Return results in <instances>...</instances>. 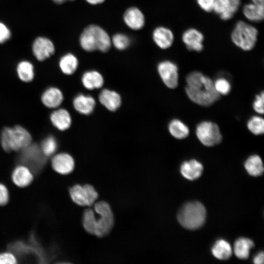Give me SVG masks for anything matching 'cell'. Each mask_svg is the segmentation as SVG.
I'll return each instance as SVG.
<instances>
[{
    "label": "cell",
    "instance_id": "obj_1",
    "mask_svg": "<svg viewBox=\"0 0 264 264\" xmlns=\"http://www.w3.org/2000/svg\"><path fill=\"white\" fill-rule=\"evenodd\" d=\"M82 224L89 234L98 237L107 236L114 224V217L108 203L105 201L95 202L93 209H86L83 215Z\"/></svg>",
    "mask_w": 264,
    "mask_h": 264
},
{
    "label": "cell",
    "instance_id": "obj_2",
    "mask_svg": "<svg viewBox=\"0 0 264 264\" xmlns=\"http://www.w3.org/2000/svg\"><path fill=\"white\" fill-rule=\"evenodd\" d=\"M186 81V93L194 103L208 107L220 99V95L216 91L214 82L201 72L195 71L190 73Z\"/></svg>",
    "mask_w": 264,
    "mask_h": 264
},
{
    "label": "cell",
    "instance_id": "obj_3",
    "mask_svg": "<svg viewBox=\"0 0 264 264\" xmlns=\"http://www.w3.org/2000/svg\"><path fill=\"white\" fill-rule=\"evenodd\" d=\"M81 48L87 52H106L111 46V38L103 28L96 24L86 26L79 37Z\"/></svg>",
    "mask_w": 264,
    "mask_h": 264
},
{
    "label": "cell",
    "instance_id": "obj_4",
    "mask_svg": "<svg viewBox=\"0 0 264 264\" xmlns=\"http://www.w3.org/2000/svg\"><path fill=\"white\" fill-rule=\"evenodd\" d=\"M2 148L7 153L21 151L32 143L31 134L23 127L16 125L2 129L0 136Z\"/></svg>",
    "mask_w": 264,
    "mask_h": 264
},
{
    "label": "cell",
    "instance_id": "obj_5",
    "mask_svg": "<svg viewBox=\"0 0 264 264\" xmlns=\"http://www.w3.org/2000/svg\"><path fill=\"white\" fill-rule=\"evenodd\" d=\"M206 211L204 205L198 201L185 203L179 210L177 220L185 228L189 230L198 229L204 223Z\"/></svg>",
    "mask_w": 264,
    "mask_h": 264
},
{
    "label": "cell",
    "instance_id": "obj_6",
    "mask_svg": "<svg viewBox=\"0 0 264 264\" xmlns=\"http://www.w3.org/2000/svg\"><path fill=\"white\" fill-rule=\"evenodd\" d=\"M258 35V31L255 27L241 20L235 24L231 33V39L239 48L248 51L255 47Z\"/></svg>",
    "mask_w": 264,
    "mask_h": 264
},
{
    "label": "cell",
    "instance_id": "obj_7",
    "mask_svg": "<svg viewBox=\"0 0 264 264\" xmlns=\"http://www.w3.org/2000/svg\"><path fill=\"white\" fill-rule=\"evenodd\" d=\"M196 134L200 143L207 147L217 145L222 139L219 127L211 121H204L199 123L196 127Z\"/></svg>",
    "mask_w": 264,
    "mask_h": 264
},
{
    "label": "cell",
    "instance_id": "obj_8",
    "mask_svg": "<svg viewBox=\"0 0 264 264\" xmlns=\"http://www.w3.org/2000/svg\"><path fill=\"white\" fill-rule=\"evenodd\" d=\"M69 193L72 201L81 206H92L98 197L95 188L88 184H75L70 188Z\"/></svg>",
    "mask_w": 264,
    "mask_h": 264
},
{
    "label": "cell",
    "instance_id": "obj_9",
    "mask_svg": "<svg viewBox=\"0 0 264 264\" xmlns=\"http://www.w3.org/2000/svg\"><path fill=\"white\" fill-rule=\"evenodd\" d=\"M158 74L164 84L170 88H175L178 84V68L169 60L160 62L157 65Z\"/></svg>",
    "mask_w": 264,
    "mask_h": 264
},
{
    "label": "cell",
    "instance_id": "obj_10",
    "mask_svg": "<svg viewBox=\"0 0 264 264\" xmlns=\"http://www.w3.org/2000/svg\"><path fill=\"white\" fill-rule=\"evenodd\" d=\"M241 0H215L213 11L223 21L231 19L238 11Z\"/></svg>",
    "mask_w": 264,
    "mask_h": 264
},
{
    "label": "cell",
    "instance_id": "obj_11",
    "mask_svg": "<svg viewBox=\"0 0 264 264\" xmlns=\"http://www.w3.org/2000/svg\"><path fill=\"white\" fill-rule=\"evenodd\" d=\"M182 41L190 51L200 52L203 49L204 36L198 29L189 28L182 34Z\"/></svg>",
    "mask_w": 264,
    "mask_h": 264
},
{
    "label": "cell",
    "instance_id": "obj_12",
    "mask_svg": "<svg viewBox=\"0 0 264 264\" xmlns=\"http://www.w3.org/2000/svg\"><path fill=\"white\" fill-rule=\"evenodd\" d=\"M51 165L56 172L65 175L69 174L73 171L75 162L74 159L69 154L61 153L52 157Z\"/></svg>",
    "mask_w": 264,
    "mask_h": 264
},
{
    "label": "cell",
    "instance_id": "obj_13",
    "mask_svg": "<svg viewBox=\"0 0 264 264\" xmlns=\"http://www.w3.org/2000/svg\"><path fill=\"white\" fill-rule=\"evenodd\" d=\"M32 50L36 58L39 61H43L54 54L55 47L49 39L40 37L34 41Z\"/></svg>",
    "mask_w": 264,
    "mask_h": 264
},
{
    "label": "cell",
    "instance_id": "obj_14",
    "mask_svg": "<svg viewBox=\"0 0 264 264\" xmlns=\"http://www.w3.org/2000/svg\"><path fill=\"white\" fill-rule=\"evenodd\" d=\"M123 20L128 27L134 30L141 29L145 23L144 14L140 9L135 6L130 7L125 10Z\"/></svg>",
    "mask_w": 264,
    "mask_h": 264
},
{
    "label": "cell",
    "instance_id": "obj_15",
    "mask_svg": "<svg viewBox=\"0 0 264 264\" xmlns=\"http://www.w3.org/2000/svg\"><path fill=\"white\" fill-rule=\"evenodd\" d=\"M152 38L154 44L160 49L169 48L174 42V35L169 28L159 26L155 28L152 33Z\"/></svg>",
    "mask_w": 264,
    "mask_h": 264
},
{
    "label": "cell",
    "instance_id": "obj_16",
    "mask_svg": "<svg viewBox=\"0 0 264 264\" xmlns=\"http://www.w3.org/2000/svg\"><path fill=\"white\" fill-rule=\"evenodd\" d=\"M41 100L45 107L49 109H56L62 104L64 96L59 88L51 87L47 88L43 92Z\"/></svg>",
    "mask_w": 264,
    "mask_h": 264
},
{
    "label": "cell",
    "instance_id": "obj_17",
    "mask_svg": "<svg viewBox=\"0 0 264 264\" xmlns=\"http://www.w3.org/2000/svg\"><path fill=\"white\" fill-rule=\"evenodd\" d=\"M11 178L18 187L24 188L29 186L33 180L31 170L24 165L17 166L12 172Z\"/></svg>",
    "mask_w": 264,
    "mask_h": 264
},
{
    "label": "cell",
    "instance_id": "obj_18",
    "mask_svg": "<svg viewBox=\"0 0 264 264\" xmlns=\"http://www.w3.org/2000/svg\"><path fill=\"white\" fill-rule=\"evenodd\" d=\"M203 170L202 164L196 159H191L182 163L180 173L186 179L194 180L199 178Z\"/></svg>",
    "mask_w": 264,
    "mask_h": 264
},
{
    "label": "cell",
    "instance_id": "obj_19",
    "mask_svg": "<svg viewBox=\"0 0 264 264\" xmlns=\"http://www.w3.org/2000/svg\"><path fill=\"white\" fill-rule=\"evenodd\" d=\"M50 120L54 127L62 131L68 129L72 122L69 112L64 109L53 111L50 115Z\"/></svg>",
    "mask_w": 264,
    "mask_h": 264
},
{
    "label": "cell",
    "instance_id": "obj_20",
    "mask_svg": "<svg viewBox=\"0 0 264 264\" xmlns=\"http://www.w3.org/2000/svg\"><path fill=\"white\" fill-rule=\"evenodd\" d=\"M99 100L100 103L110 111H115L121 105V99L120 95L116 92L104 89L99 94Z\"/></svg>",
    "mask_w": 264,
    "mask_h": 264
},
{
    "label": "cell",
    "instance_id": "obj_21",
    "mask_svg": "<svg viewBox=\"0 0 264 264\" xmlns=\"http://www.w3.org/2000/svg\"><path fill=\"white\" fill-rule=\"evenodd\" d=\"M74 109L82 114L88 115L91 113L95 106L94 99L88 95L79 94L73 101Z\"/></svg>",
    "mask_w": 264,
    "mask_h": 264
},
{
    "label": "cell",
    "instance_id": "obj_22",
    "mask_svg": "<svg viewBox=\"0 0 264 264\" xmlns=\"http://www.w3.org/2000/svg\"><path fill=\"white\" fill-rule=\"evenodd\" d=\"M83 86L89 90L99 88L104 84L102 75L98 71L90 70L84 73L82 77Z\"/></svg>",
    "mask_w": 264,
    "mask_h": 264
},
{
    "label": "cell",
    "instance_id": "obj_23",
    "mask_svg": "<svg viewBox=\"0 0 264 264\" xmlns=\"http://www.w3.org/2000/svg\"><path fill=\"white\" fill-rule=\"evenodd\" d=\"M254 246L253 242L246 238H240L235 242L234 252L235 255L240 259L248 258L251 249Z\"/></svg>",
    "mask_w": 264,
    "mask_h": 264
},
{
    "label": "cell",
    "instance_id": "obj_24",
    "mask_svg": "<svg viewBox=\"0 0 264 264\" xmlns=\"http://www.w3.org/2000/svg\"><path fill=\"white\" fill-rule=\"evenodd\" d=\"M245 18L252 22H260L264 17V7L260 6L252 2L245 4L242 8Z\"/></svg>",
    "mask_w": 264,
    "mask_h": 264
},
{
    "label": "cell",
    "instance_id": "obj_25",
    "mask_svg": "<svg viewBox=\"0 0 264 264\" xmlns=\"http://www.w3.org/2000/svg\"><path fill=\"white\" fill-rule=\"evenodd\" d=\"M212 253L217 259L226 260L230 258L232 250L230 244L224 240L216 242L212 248Z\"/></svg>",
    "mask_w": 264,
    "mask_h": 264
},
{
    "label": "cell",
    "instance_id": "obj_26",
    "mask_svg": "<svg viewBox=\"0 0 264 264\" xmlns=\"http://www.w3.org/2000/svg\"><path fill=\"white\" fill-rule=\"evenodd\" d=\"M244 167L247 173L253 176L262 175L264 170L262 160L257 154L252 155L246 160Z\"/></svg>",
    "mask_w": 264,
    "mask_h": 264
},
{
    "label": "cell",
    "instance_id": "obj_27",
    "mask_svg": "<svg viewBox=\"0 0 264 264\" xmlns=\"http://www.w3.org/2000/svg\"><path fill=\"white\" fill-rule=\"evenodd\" d=\"M59 65L63 73L66 75H71L77 68L78 60L73 54L67 53L61 58Z\"/></svg>",
    "mask_w": 264,
    "mask_h": 264
},
{
    "label": "cell",
    "instance_id": "obj_28",
    "mask_svg": "<svg viewBox=\"0 0 264 264\" xmlns=\"http://www.w3.org/2000/svg\"><path fill=\"white\" fill-rule=\"evenodd\" d=\"M168 130L170 134L178 139H184L189 134V129L187 126L177 119L171 121L168 125Z\"/></svg>",
    "mask_w": 264,
    "mask_h": 264
},
{
    "label": "cell",
    "instance_id": "obj_29",
    "mask_svg": "<svg viewBox=\"0 0 264 264\" xmlns=\"http://www.w3.org/2000/svg\"><path fill=\"white\" fill-rule=\"evenodd\" d=\"M17 73L20 80L24 83H29L34 78V66L27 61H21L18 64Z\"/></svg>",
    "mask_w": 264,
    "mask_h": 264
},
{
    "label": "cell",
    "instance_id": "obj_30",
    "mask_svg": "<svg viewBox=\"0 0 264 264\" xmlns=\"http://www.w3.org/2000/svg\"><path fill=\"white\" fill-rule=\"evenodd\" d=\"M40 148L44 155L46 157L50 156L57 151L58 148L57 140L54 136H48L42 141Z\"/></svg>",
    "mask_w": 264,
    "mask_h": 264
},
{
    "label": "cell",
    "instance_id": "obj_31",
    "mask_svg": "<svg viewBox=\"0 0 264 264\" xmlns=\"http://www.w3.org/2000/svg\"><path fill=\"white\" fill-rule=\"evenodd\" d=\"M247 127L255 135L263 134L264 132V120L260 116H252L248 121Z\"/></svg>",
    "mask_w": 264,
    "mask_h": 264
},
{
    "label": "cell",
    "instance_id": "obj_32",
    "mask_svg": "<svg viewBox=\"0 0 264 264\" xmlns=\"http://www.w3.org/2000/svg\"><path fill=\"white\" fill-rule=\"evenodd\" d=\"M111 45L119 50L127 49L131 44L130 37L126 34L122 33L115 34L111 38Z\"/></svg>",
    "mask_w": 264,
    "mask_h": 264
},
{
    "label": "cell",
    "instance_id": "obj_33",
    "mask_svg": "<svg viewBox=\"0 0 264 264\" xmlns=\"http://www.w3.org/2000/svg\"><path fill=\"white\" fill-rule=\"evenodd\" d=\"M214 86L216 91L220 95L228 94L231 87L229 82L225 78L220 77L214 82Z\"/></svg>",
    "mask_w": 264,
    "mask_h": 264
},
{
    "label": "cell",
    "instance_id": "obj_34",
    "mask_svg": "<svg viewBox=\"0 0 264 264\" xmlns=\"http://www.w3.org/2000/svg\"><path fill=\"white\" fill-rule=\"evenodd\" d=\"M264 91H262L261 93L256 95L255 100L252 105L253 110L255 111L260 114L264 113Z\"/></svg>",
    "mask_w": 264,
    "mask_h": 264
},
{
    "label": "cell",
    "instance_id": "obj_35",
    "mask_svg": "<svg viewBox=\"0 0 264 264\" xmlns=\"http://www.w3.org/2000/svg\"><path fill=\"white\" fill-rule=\"evenodd\" d=\"M17 259L13 254L5 252L0 253V264H15Z\"/></svg>",
    "mask_w": 264,
    "mask_h": 264
},
{
    "label": "cell",
    "instance_id": "obj_36",
    "mask_svg": "<svg viewBox=\"0 0 264 264\" xmlns=\"http://www.w3.org/2000/svg\"><path fill=\"white\" fill-rule=\"evenodd\" d=\"M215 0H196L198 6L200 9L206 12L213 11Z\"/></svg>",
    "mask_w": 264,
    "mask_h": 264
},
{
    "label": "cell",
    "instance_id": "obj_37",
    "mask_svg": "<svg viewBox=\"0 0 264 264\" xmlns=\"http://www.w3.org/2000/svg\"><path fill=\"white\" fill-rule=\"evenodd\" d=\"M9 192L3 184L0 183V206L6 204L9 201Z\"/></svg>",
    "mask_w": 264,
    "mask_h": 264
},
{
    "label": "cell",
    "instance_id": "obj_38",
    "mask_svg": "<svg viewBox=\"0 0 264 264\" xmlns=\"http://www.w3.org/2000/svg\"><path fill=\"white\" fill-rule=\"evenodd\" d=\"M11 33L9 29L0 22V43H3L10 37Z\"/></svg>",
    "mask_w": 264,
    "mask_h": 264
},
{
    "label": "cell",
    "instance_id": "obj_39",
    "mask_svg": "<svg viewBox=\"0 0 264 264\" xmlns=\"http://www.w3.org/2000/svg\"><path fill=\"white\" fill-rule=\"evenodd\" d=\"M253 262L255 264H263L264 263V252L259 253L254 258Z\"/></svg>",
    "mask_w": 264,
    "mask_h": 264
},
{
    "label": "cell",
    "instance_id": "obj_40",
    "mask_svg": "<svg viewBox=\"0 0 264 264\" xmlns=\"http://www.w3.org/2000/svg\"><path fill=\"white\" fill-rule=\"evenodd\" d=\"M91 5H98L103 3L105 0H85Z\"/></svg>",
    "mask_w": 264,
    "mask_h": 264
},
{
    "label": "cell",
    "instance_id": "obj_41",
    "mask_svg": "<svg viewBox=\"0 0 264 264\" xmlns=\"http://www.w3.org/2000/svg\"><path fill=\"white\" fill-rule=\"evenodd\" d=\"M251 2L256 5L264 7V0H251Z\"/></svg>",
    "mask_w": 264,
    "mask_h": 264
}]
</instances>
